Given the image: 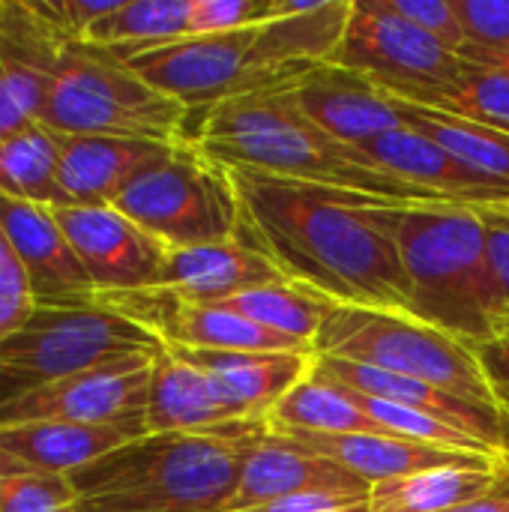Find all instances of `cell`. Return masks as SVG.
<instances>
[{
	"label": "cell",
	"mask_w": 509,
	"mask_h": 512,
	"mask_svg": "<svg viewBox=\"0 0 509 512\" xmlns=\"http://www.w3.org/2000/svg\"><path fill=\"white\" fill-rule=\"evenodd\" d=\"M237 240L264 255L288 282L345 306L411 315V288L387 228L390 201L228 168Z\"/></svg>",
	"instance_id": "obj_1"
},
{
	"label": "cell",
	"mask_w": 509,
	"mask_h": 512,
	"mask_svg": "<svg viewBox=\"0 0 509 512\" xmlns=\"http://www.w3.org/2000/svg\"><path fill=\"white\" fill-rule=\"evenodd\" d=\"M243 417L213 384L210 375L180 360L168 348L153 363L150 396L144 408L147 435H213Z\"/></svg>",
	"instance_id": "obj_25"
},
{
	"label": "cell",
	"mask_w": 509,
	"mask_h": 512,
	"mask_svg": "<svg viewBox=\"0 0 509 512\" xmlns=\"http://www.w3.org/2000/svg\"><path fill=\"white\" fill-rule=\"evenodd\" d=\"M288 90L297 108L318 129L354 147L405 126L387 93L363 75L333 63L309 66Z\"/></svg>",
	"instance_id": "obj_18"
},
{
	"label": "cell",
	"mask_w": 509,
	"mask_h": 512,
	"mask_svg": "<svg viewBox=\"0 0 509 512\" xmlns=\"http://www.w3.org/2000/svg\"><path fill=\"white\" fill-rule=\"evenodd\" d=\"M192 111L150 87L117 54L69 42L51 72L39 123L63 138H144L186 144Z\"/></svg>",
	"instance_id": "obj_5"
},
{
	"label": "cell",
	"mask_w": 509,
	"mask_h": 512,
	"mask_svg": "<svg viewBox=\"0 0 509 512\" xmlns=\"http://www.w3.org/2000/svg\"><path fill=\"white\" fill-rule=\"evenodd\" d=\"M180 144L144 138H63L60 189L63 207H108L147 168L168 159Z\"/></svg>",
	"instance_id": "obj_23"
},
{
	"label": "cell",
	"mask_w": 509,
	"mask_h": 512,
	"mask_svg": "<svg viewBox=\"0 0 509 512\" xmlns=\"http://www.w3.org/2000/svg\"><path fill=\"white\" fill-rule=\"evenodd\" d=\"M159 354L117 357L66 381L0 405V429L21 423H126L141 420Z\"/></svg>",
	"instance_id": "obj_11"
},
{
	"label": "cell",
	"mask_w": 509,
	"mask_h": 512,
	"mask_svg": "<svg viewBox=\"0 0 509 512\" xmlns=\"http://www.w3.org/2000/svg\"><path fill=\"white\" fill-rule=\"evenodd\" d=\"M360 150L387 174L429 195H438L447 204L477 210H509V183L465 165L450 150L408 126L384 132L360 144Z\"/></svg>",
	"instance_id": "obj_16"
},
{
	"label": "cell",
	"mask_w": 509,
	"mask_h": 512,
	"mask_svg": "<svg viewBox=\"0 0 509 512\" xmlns=\"http://www.w3.org/2000/svg\"><path fill=\"white\" fill-rule=\"evenodd\" d=\"M507 420H509V417H507Z\"/></svg>",
	"instance_id": "obj_45"
},
{
	"label": "cell",
	"mask_w": 509,
	"mask_h": 512,
	"mask_svg": "<svg viewBox=\"0 0 509 512\" xmlns=\"http://www.w3.org/2000/svg\"><path fill=\"white\" fill-rule=\"evenodd\" d=\"M315 354L420 378L462 399L498 408L474 348L408 312L327 303Z\"/></svg>",
	"instance_id": "obj_6"
},
{
	"label": "cell",
	"mask_w": 509,
	"mask_h": 512,
	"mask_svg": "<svg viewBox=\"0 0 509 512\" xmlns=\"http://www.w3.org/2000/svg\"><path fill=\"white\" fill-rule=\"evenodd\" d=\"M456 9L465 24V51L509 57V0H456Z\"/></svg>",
	"instance_id": "obj_36"
},
{
	"label": "cell",
	"mask_w": 509,
	"mask_h": 512,
	"mask_svg": "<svg viewBox=\"0 0 509 512\" xmlns=\"http://www.w3.org/2000/svg\"><path fill=\"white\" fill-rule=\"evenodd\" d=\"M468 60H483V63H501V66H509V57H486V54H462Z\"/></svg>",
	"instance_id": "obj_42"
},
{
	"label": "cell",
	"mask_w": 509,
	"mask_h": 512,
	"mask_svg": "<svg viewBox=\"0 0 509 512\" xmlns=\"http://www.w3.org/2000/svg\"><path fill=\"white\" fill-rule=\"evenodd\" d=\"M255 30H234L219 36H183L168 45L147 48L126 57V66L138 72L159 93L183 102L189 111H207L219 102L273 90L297 81V75H270L255 66L252 45Z\"/></svg>",
	"instance_id": "obj_10"
},
{
	"label": "cell",
	"mask_w": 509,
	"mask_h": 512,
	"mask_svg": "<svg viewBox=\"0 0 509 512\" xmlns=\"http://www.w3.org/2000/svg\"><path fill=\"white\" fill-rule=\"evenodd\" d=\"M435 108L509 135V66L468 60L459 84Z\"/></svg>",
	"instance_id": "obj_32"
},
{
	"label": "cell",
	"mask_w": 509,
	"mask_h": 512,
	"mask_svg": "<svg viewBox=\"0 0 509 512\" xmlns=\"http://www.w3.org/2000/svg\"><path fill=\"white\" fill-rule=\"evenodd\" d=\"M111 207L168 249L237 240L240 201L231 171L201 153L195 141L138 174Z\"/></svg>",
	"instance_id": "obj_8"
},
{
	"label": "cell",
	"mask_w": 509,
	"mask_h": 512,
	"mask_svg": "<svg viewBox=\"0 0 509 512\" xmlns=\"http://www.w3.org/2000/svg\"><path fill=\"white\" fill-rule=\"evenodd\" d=\"M330 63L363 75L393 99L426 108H435L468 69V57L405 21L390 0H354Z\"/></svg>",
	"instance_id": "obj_9"
},
{
	"label": "cell",
	"mask_w": 509,
	"mask_h": 512,
	"mask_svg": "<svg viewBox=\"0 0 509 512\" xmlns=\"http://www.w3.org/2000/svg\"><path fill=\"white\" fill-rule=\"evenodd\" d=\"M282 438H291L303 450L342 465L345 471H351L369 486L399 477H414L435 468H498L504 462V456L426 447L393 435H282Z\"/></svg>",
	"instance_id": "obj_19"
},
{
	"label": "cell",
	"mask_w": 509,
	"mask_h": 512,
	"mask_svg": "<svg viewBox=\"0 0 509 512\" xmlns=\"http://www.w3.org/2000/svg\"><path fill=\"white\" fill-rule=\"evenodd\" d=\"M159 351L162 342L150 330L102 303L36 306L27 324L0 342V405L108 360Z\"/></svg>",
	"instance_id": "obj_7"
},
{
	"label": "cell",
	"mask_w": 509,
	"mask_h": 512,
	"mask_svg": "<svg viewBox=\"0 0 509 512\" xmlns=\"http://www.w3.org/2000/svg\"><path fill=\"white\" fill-rule=\"evenodd\" d=\"M351 393V390H348ZM354 402L393 438L402 441H414V444H426V447H444V450H462V453H480V456H501L495 450H489L486 444L474 441L471 435L447 426L444 420L414 411V408H402L393 402H381V399H369L360 393H351Z\"/></svg>",
	"instance_id": "obj_33"
},
{
	"label": "cell",
	"mask_w": 509,
	"mask_h": 512,
	"mask_svg": "<svg viewBox=\"0 0 509 512\" xmlns=\"http://www.w3.org/2000/svg\"><path fill=\"white\" fill-rule=\"evenodd\" d=\"M9 471H12V465H9V462H6V459L0 456V489H3V477H6Z\"/></svg>",
	"instance_id": "obj_43"
},
{
	"label": "cell",
	"mask_w": 509,
	"mask_h": 512,
	"mask_svg": "<svg viewBox=\"0 0 509 512\" xmlns=\"http://www.w3.org/2000/svg\"><path fill=\"white\" fill-rule=\"evenodd\" d=\"M450 512H509V456H504V462L498 468V480L489 492H483L471 504L456 507Z\"/></svg>",
	"instance_id": "obj_41"
},
{
	"label": "cell",
	"mask_w": 509,
	"mask_h": 512,
	"mask_svg": "<svg viewBox=\"0 0 509 512\" xmlns=\"http://www.w3.org/2000/svg\"><path fill=\"white\" fill-rule=\"evenodd\" d=\"M291 84L246 93L201 111L198 132L192 135L195 147L222 168L357 192L390 204H447L387 174L360 147L318 129L291 99Z\"/></svg>",
	"instance_id": "obj_2"
},
{
	"label": "cell",
	"mask_w": 509,
	"mask_h": 512,
	"mask_svg": "<svg viewBox=\"0 0 509 512\" xmlns=\"http://www.w3.org/2000/svg\"><path fill=\"white\" fill-rule=\"evenodd\" d=\"M486 378H489V387L495 393V402L498 408L509 417V330H504L498 339L474 348Z\"/></svg>",
	"instance_id": "obj_40"
},
{
	"label": "cell",
	"mask_w": 509,
	"mask_h": 512,
	"mask_svg": "<svg viewBox=\"0 0 509 512\" xmlns=\"http://www.w3.org/2000/svg\"><path fill=\"white\" fill-rule=\"evenodd\" d=\"M351 9L354 0H279L276 18L255 30V66L270 75H297L315 63H330L348 30Z\"/></svg>",
	"instance_id": "obj_22"
},
{
	"label": "cell",
	"mask_w": 509,
	"mask_h": 512,
	"mask_svg": "<svg viewBox=\"0 0 509 512\" xmlns=\"http://www.w3.org/2000/svg\"><path fill=\"white\" fill-rule=\"evenodd\" d=\"M489 210L462 204H387L411 288V315L480 348L504 333L507 303L489 258Z\"/></svg>",
	"instance_id": "obj_3"
},
{
	"label": "cell",
	"mask_w": 509,
	"mask_h": 512,
	"mask_svg": "<svg viewBox=\"0 0 509 512\" xmlns=\"http://www.w3.org/2000/svg\"><path fill=\"white\" fill-rule=\"evenodd\" d=\"M312 369L318 375H324L327 381L339 384L342 390L432 414V417L444 420L447 426H453V429L471 435L474 441L486 444L489 450L509 456V420L501 408L462 399V396L447 393V390H441L435 384H426L420 378L384 372V369L339 360V357H318L315 354Z\"/></svg>",
	"instance_id": "obj_14"
},
{
	"label": "cell",
	"mask_w": 509,
	"mask_h": 512,
	"mask_svg": "<svg viewBox=\"0 0 509 512\" xmlns=\"http://www.w3.org/2000/svg\"><path fill=\"white\" fill-rule=\"evenodd\" d=\"M246 512H372L369 495H351V492H309L282 498L264 507Z\"/></svg>",
	"instance_id": "obj_39"
},
{
	"label": "cell",
	"mask_w": 509,
	"mask_h": 512,
	"mask_svg": "<svg viewBox=\"0 0 509 512\" xmlns=\"http://www.w3.org/2000/svg\"><path fill=\"white\" fill-rule=\"evenodd\" d=\"M279 0H192L189 36H219L276 18Z\"/></svg>",
	"instance_id": "obj_35"
},
{
	"label": "cell",
	"mask_w": 509,
	"mask_h": 512,
	"mask_svg": "<svg viewBox=\"0 0 509 512\" xmlns=\"http://www.w3.org/2000/svg\"><path fill=\"white\" fill-rule=\"evenodd\" d=\"M66 45L33 0H0V138L39 120Z\"/></svg>",
	"instance_id": "obj_13"
},
{
	"label": "cell",
	"mask_w": 509,
	"mask_h": 512,
	"mask_svg": "<svg viewBox=\"0 0 509 512\" xmlns=\"http://www.w3.org/2000/svg\"><path fill=\"white\" fill-rule=\"evenodd\" d=\"M0 512H75V486L69 477L15 468L3 477Z\"/></svg>",
	"instance_id": "obj_34"
},
{
	"label": "cell",
	"mask_w": 509,
	"mask_h": 512,
	"mask_svg": "<svg viewBox=\"0 0 509 512\" xmlns=\"http://www.w3.org/2000/svg\"><path fill=\"white\" fill-rule=\"evenodd\" d=\"M288 282L264 255L240 240L168 249L159 291L174 294L183 303H225L252 288Z\"/></svg>",
	"instance_id": "obj_24"
},
{
	"label": "cell",
	"mask_w": 509,
	"mask_h": 512,
	"mask_svg": "<svg viewBox=\"0 0 509 512\" xmlns=\"http://www.w3.org/2000/svg\"><path fill=\"white\" fill-rule=\"evenodd\" d=\"M501 468V465H498ZM498 468H435L372 486V512H450L489 492Z\"/></svg>",
	"instance_id": "obj_29"
},
{
	"label": "cell",
	"mask_w": 509,
	"mask_h": 512,
	"mask_svg": "<svg viewBox=\"0 0 509 512\" xmlns=\"http://www.w3.org/2000/svg\"><path fill=\"white\" fill-rule=\"evenodd\" d=\"M327 303L330 300H324V297H318V294H312L294 282H276V285L252 288L246 294L225 300L228 309L246 315L258 327L273 330V333L288 336V339H297V342L312 345V348H315V336L321 330Z\"/></svg>",
	"instance_id": "obj_31"
},
{
	"label": "cell",
	"mask_w": 509,
	"mask_h": 512,
	"mask_svg": "<svg viewBox=\"0 0 509 512\" xmlns=\"http://www.w3.org/2000/svg\"><path fill=\"white\" fill-rule=\"evenodd\" d=\"M309 492H351L369 495L372 486L345 471L342 465L315 456L294 444L291 438L267 432L264 438L252 441L240 459V480L237 495L228 512H246L282 498L309 495Z\"/></svg>",
	"instance_id": "obj_17"
},
{
	"label": "cell",
	"mask_w": 509,
	"mask_h": 512,
	"mask_svg": "<svg viewBox=\"0 0 509 512\" xmlns=\"http://www.w3.org/2000/svg\"><path fill=\"white\" fill-rule=\"evenodd\" d=\"M393 105H396V111H399V117H402V123L408 129L432 138L435 144L450 150L465 165L509 183L507 132L489 129L483 123H474V120H465V117H456V114H447V111H438V108L402 102V99H393Z\"/></svg>",
	"instance_id": "obj_30"
},
{
	"label": "cell",
	"mask_w": 509,
	"mask_h": 512,
	"mask_svg": "<svg viewBox=\"0 0 509 512\" xmlns=\"http://www.w3.org/2000/svg\"><path fill=\"white\" fill-rule=\"evenodd\" d=\"M147 435L144 417L126 423H21L0 429V456L24 471L72 477L96 459Z\"/></svg>",
	"instance_id": "obj_21"
},
{
	"label": "cell",
	"mask_w": 509,
	"mask_h": 512,
	"mask_svg": "<svg viewBox=\"0 0 509 512\" xmlns=\"http://www.w3.org/2000/svg\"><path fill=\"white\" fill-rule=\"evenodd\" d=\"M267 426L276 435H387L348 390L315 369L267 414Z\"/></svg>",
	"instance_id": "obj_26"
},
{
	"label": "cell",
	"mask_w": 509,
	"mask_h": 512,
	"mask_svg": "<svg viewBox=\"0 0 509 512\" xmlns=\"http://www.w3.org/2000/svg\"><path fill=\"white\" fill-rule=\"evenodd\" d=\"M504 219H507V222H509V210H507V213H504Z\"/></svg>",
	"instance_id": "obj_44"
},
{
	"label": "cell",
	"mask_w": 509,
	"mask_h": 512,
	"mask_svg": "<svg viewBox=\"0 0 509 512\" xmlns=\"http://www.w3.org/2000/svg\"><path fill=\"white\" fill-rule=\"evenodd\" d=\"M246 447L216 435H141L69 477L75 512H228Z\"/></svg>",
	"instance_id": "obj_4"
},
{
	"label": "cell",
	"mask_w": 509,
	"mask_h": 512,
	"mask_svg": "<svg viewBox=\"0 0 509 512\" xmlns=\"http://www.w3.org/2000/svg\"><path fill=\"white\" fill-rule=\"evenodd\" d=\"M63 135L39 120L0 138V195L63 207L60 189Z\"/></svg>",
	"instance_id": "obj_27"
},
{
	"label": "cell",
	"mask_w": 509,
	"mask_h": 512,
	"mask_svg": "<svg viewBox=\"0 0 509 512\" xmlns=\"http://www.w3.org/2000/svg\"><path fill=\"white\" fill-rule=\"evenodd\" d=\"M189 6L192 0H120L84 33L81 42L126 60L189 36Z\"/></svg>",
	"instance_id": "obj_28"
},
{
	"label": "cell",
	"mask_w": 509,
	"mask_h": 512,
	"mask_svg": "<svg viewBox=\"0 0 509 512\" xmlns=\"http://www.w3.org/2000/svg\"><path fill=\"white\" fill-rule=\"evenodd\" d=\"M0 225L27 270L36 306L96 303V288L54 207L0 195Z\"/></svg>",
	"instance_id": "obj_15"
},
{
	"label": "cell",
	"mask_w": 509,
	"mask_h": 512,
	"mask_svg": "<svg viewBox=\"0 0 509 512\" xmlns=\"http://www.w3.org/2000/svg\"><path fill=\"white\" fill-rule=\"evenodd\" d=\"M168 351L210 375L222 396L252 420H267V414L309 378L315 360L312 351Z\"/></svg>",
	"instance_id": "obj_20"
},
{
	"label": "cell",
	"mask_w": 509,
	"mask_h": 512,
	"mask_svg": "<svg viewBox=\"0 0 509 512\" xmlns=\"http://www.w3.org/2000/svg\"><path fill=\"white\" fill-rule=\"evenodd\" d=\"M390 6L405 21L429 33L450 51H459V54L465 51L468 39H465V24L456 9V0H390Z\"/></svg>",
	"instance_id": "obj_38"
},
{
	"label": "cell",
	"mask_w": 509,
	"mask_h": 512,
	"mask_svg": "<svg viewBox=\"0 0 509 512\" xmlns=\"http://www.w3.org/2000/svg\"><path fill=\"white\" fill-rule=\"evenodd\" d=\"M36 312V297L27 270L0 225V342L12 336Z\"/></svg>",
	"instance_id": "obj_37"
},
{
	"label": "cell",
	"mask_w": 509,
	"mask_h": 512,
	"mask_svg": "<svg viewBox=\"0 0 509 512\" xmlns=\"http://www.w3.org/2000/svg\"><path fill=\"white\" fill-rule=\"evenodd\" d=\"M75 255L81 258L96 297L153 291L168 246L126 219L117 207H54Z\"/></svg>",
	"instance_id": "obj_12"
}]
</instances>
